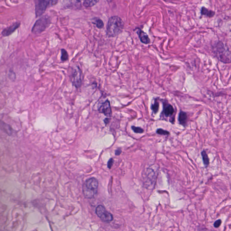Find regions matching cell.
<instances>
[{
  "label": "cell",
  "mask_w": 231,
  "mask_h": 231,
  "mask_svg": "<svg viewBox=\"0 0 231 231\" xmlns=\"http://www.w3.org/2000/svg\"><path fill=\"white\" fill-rule=\"evenodd\" d=\"M124 23L120 17L113 16L109 18L107 27V35L108 37H115L122 32Z\"/></svg>",
  "instance_id": "obj_1"
},
{
  "label": "cell",
  "mask_w": 231,
  "mask_h": 231,
  "mask_svg": "<svg viewBox=\"0 0 231 231\" xmlns=\"http://www.w3.org/2000/svg\"><path fill=\"white\" fill-rule=\"evenodd\" d=\"M99 181L96 178L87 179L83 185V193L86 199L94 198L98 192Z\"/></svg>",
  "instance_id": "obj_2"
},
{
  "label": "cell",
  "mask_w": 231,
  "mask_h": 231,
  "mask_svg": "<svg viewBox=\"0 0 231 231\" xmlns=\"http://www.w3.org/2000/svg\"><path fill=\"white\" fill-rule=\"evenodd\" d=\"M214 53L221 62L224 63L231 62L230 52L225 48L224 44L222 42H219L214 47Z\"/></svg>",
  "instance_id": "obj_3"
},
{
  "label": "cell",
  "mask_w": 231,
  "mask_h": 231,
  "mask_svg": "<svg viewBox=\"0 0 231 231\" xmlns=\"http://www.w3.org/2000/svg\"><path fill=\"white\" fill-rule=\"evenodd\" d=\"M59 0H34L35 12L36 17L43 14L49 6L55 5Z\"/></svg>",
  "instance_id": "obj_4"
},
{
  "label": "cell",
  "mask_w": 231,
  "mask_h": 231,
  "mask_svg": "<svg viewBox=\"0 0 231 231\" xmlns=\"http://www.w3.org/2000/svg\"><path fill=\"white\" fill-rule=\"evenodd\" d=\"M51 23L50 18L48 15H44L35 23L32 29V33L35 34H41L49 26Z\"/></svg>",
  "instance_id": "obj_5"
},
{
  "label": "cell",
  "mask_w": 231,
  "mask_h": 231,
  "mask_svg": "<svg viewBox=\"0 0 231 231\" xmlns=\"http://www.w3.org/2000/svg\"><path fill=\"white\" fill-rule=\"evenodd\" d=\"M96 214L101 219V220L105 223H110L113 219L112 215L106 210L103 206L99 205L96 209Z\"/></svg>",
  "instance_id": "obj_6"
},
{
  "label": "cell",
  "mask_w": 231,
  "mask_h": 231,
  "mask_svg": "<svg viewBox=\"0 0 231 231\" xmlns=\"http://www.w3.org/2000/svg\"><path fill=\"white\" fill-rule=\"evenodd\" d=\"M82 72L78 66L74 68L73 70L71 81L73 85L77 88L81 87L82 85Z\"/></svg>",
  "instance_id": "obj_7"
},
{
  "label": "cell",
  "mask_w": 231,
  "mask_h": 231,
  "mask_svg": "<svg viewBox=\"0 0 231 231\" xmlns=\"http://www.w3.org/2000/svg\"><path fill=\"white\" fill-rule=\"evenodd\" d=\"M98 111L99 113H103L107 117H111L112 115V111L109 100H106L104 103H103V104L99 108Z\"/></svg>",
  "instance_id": "obj_8"
},
{
  "label": "cell",
  "mask_w": 231,
  "mask_h": 231,
  "mask_svg": "<svg viewBox=\"0 0 231 231\" xmlns=\"http://www.w3.org/2000/svg\"><path fill=\"white\" fill-rule=\"evenodd\" d=\"M0 130L9 136H12L17 132L10 125L0 119Z\"/></svg>",
  "instance_id": "obj_9"
},
{
  "label": "cell",
  "mask_w": 231,
  "mask_h": 231,
  "mask_svg": "<svg viewBox=\"0 0 231 231\" xmlns=\"http://www.w3.org/2000/svg\"><path fill=\"white\" fill-rule=\"evenodd\" d=\"M21 26V23L17 22L14 23L10 26L7 27L4 30H3L1 32V34L3 37H7L12 34L17 29Z\"/></svg>",
  "instance_id": "obj_10"
},
{
  "label": "cell",
  "mask_w": 231,
  "mask_h": 231,
  "mask_svg": "<svg viewBox=\"0 0 231 231\" xmlns=\"http://www.w3.org/2000/svg\"><path fill=\"white\" fill-rule=\"evenodd\" d=\"M163 111L161 114L165 117H168L172 116L174 112V109L172 105L166 103V102L163 103Z\"/></svg>",
  "instance_id": "obj_11"
},
{
  "label": "cell",
  "mask_w": 231,
  "mask_h": 231,
  "mask_svg": "<svg viewBox=\"0 0 231 231\" xmlns=\"http://www.w3.org/2000/svg\"><path fill=\"white\" fill-rule=\"evenodd\" d=\"M137 34L138 35L141 42L145 44H148L150 42L149 36L145 32L142 30L141 29H138L137 31Z\"/></svg>",
  "instance_id": "obj_12"
},
{
  "label": "cell",
  "mask_w": 231,
  "mask_h": 231,
  "mask_svg": "<svg viewBox=\"0 0 231 231\" xmlns=\"http://www.w3.org/2000/svg\"><path fill=\"white\" fill-rule=\"evenodd\" d=\"M178 121L180 124L185 127L188 122V115L186 112L181 111L178 117Z\"/></svg>",
  "instance_id": "obj_13"
},
{
  "label": "cell",
  "mask_w": 231,
  "mask_h": 231,
  "mask_svg": "<svg viewBox=\"0 0 231 231\" xmlns=\"http://www.w3.org/2000/svg\"><path fill=\"white\" fill-rule=\"evenodd\" d=\"M65 1L66 6L68 8H73V7L77 8L81 5L80 1L78 0H65Z\"/></svg>",
  "instance_id": "obj_14"
},
{
  "label": "cell",
  "mask_w": 231,
  "mask_h": 231,
  "mask_svg": "<svg viewBox=\"0 0 231 231\" xmlns=\"http://www.w3.org/2000/svg\"><path fill=\"white\" fill-rule=\"evenodd\" d=\"M201 14L208 17L212 18L215 15V12L213 10H209L205 7H202L201 10Z\"/></svg>",
  "instance_id": "obj_15"
},
{
  "label": "cell",
  "mask_w": 231,
  "mask_h": 231,
  "mask_svg": "<svg viewBox=\"0 0 231 231\" xmlns=\"http://www.w3.org/2000/svg\"><path fill=\"white\" fill-rule=\"evenodd\" d=\"M100 0H85L83 1V6L86 7H91L94 6Z\"/></svg>",
  "instance_id": "obj_16"
},
{
  "label": "cell",
  "mask_w": 231,
  "mask_h": 231,
  "mask_svg": "<svg viewBox=\"0 0 231 231\" xmlns=\"http://www.w3.org/2000/svg\"><path fill=\"white\" fill-rule=\"evenodd\" d=\"M201 154L204 165L205 166V167H208V165L210 164V159H209L208 155L205 150H203L201 153Z\"/></svg>",
  "instance_id": "obj_17"
},
{
  "label": "cell",
  "mask_w": 231,
  "mask_h": 231,
  "mask_svg": "<svg viewBox=\"0 0 231 231\" xmlns=\"http://www.w3.org/2000/svg\"><path fill=\"white\" fill-rule=\"evenodd\" d=\"M92 23L96 25V27L98 28V29H102L104 26L103 22L102 21V19H100V18H95L93 19Z\"/></svg>",
  "instance_id": "obj_18"
},
{
  "label": "cell",
  "mask_w": 231,
  "mask_h": 231,
  "mask_svg": "<svg viewBox=\"0 0 231 231\" xmlns=\"http://www.w3.org/2000/svg\"><path fill=\"white\" fill-rule=\"evenodd\" d=\"M159 103L157 99H155L154 104H151V108L152 109L153 112L156 114L159 112Z\"/></svg>",
  "instance_id": "obj_19"
},
{
  "label": "cell",
  "mask_w": 231,
  "mask_h": 231,
  "mask_svg": "<svg viewBox=\"0 0 231 231\" xmlns=\"http://www.w3.org/2000/svg\"><path fill=\"white\" fill-rule=\"evenodd\" d=\"M8 77L11 81H15L16 79H17V75L13 69L10 68L9 70Z\"/></svg>",
  "instance_id": "obj_20"
},
{
  "label": "cell",
  "mask_w": 231,
  "mask_h": 231,
  "mask_svg": "<svg viewBox=\"0 0 231 231\" xmlns=\"http://www.w3.org/2000/svg\"><path fill=\"white\" fill-rule=\"evenodd\" d=\"M69 55L67 51L65 49H61V61L64 62L68 60Z\"/></svg>",
  "instance_id": "obj_21"
},
{
  "label": "cell",
  "mask_w": 231,
  "mask_h": 231,
  "mask_svg": "<svg viewBox=\"0 0 231 231\" xmlns=\"http://www.w3.org/2000/svg\"><path fill=\"white\" fill-rule=\"evenodd\" d=\"M131 129L135 133L141 134L143 133L144 132V130L141 127H136L134 125H132V126H131Z\"/></svg>",
  "instance_id": "obj_22"
},
{
  "label": "cell",
  "mask_w": 231,
  "mask_h": 231,
  "mask_svg": "<svg viewBox=\"0 0 231 231\" xmlns=\"http://www.w3.org/2000/svg\"><path fill=\"white\" fill-rule=\"evenodd\" d=\"M156 133H157L158 134H160V135H169V134H170V133H169V131L164 130L161 128L157 129V130H156Z\"/></svg>",
  "instance_id": "obj_23"
},
{
  "label": "cell",
  "mask_w": 231,
  "mask_h": 231,
  "mask_svg": "<svg viewBox=\"0 0 231 231\" xmlns=\"http://www.w3.org/2000/svg\"><path fill=\"white\" fill-rule=\"evenodd\" d=\"M221 223H222V220L221 219H218L214 223V227L215 228H218L221 225Z\"/></svg>",
  "instance_id": "obj_24"
},
{
  "label": "cell",
  "mask_w": 231,
  "mask_h": 231,
  "mask_svg": "<svg viewBox=\"0 0 231 231\" xmlns=\"http://www.w3.org/2000/svg\"><path fill=\"white\" fill-rule=\"evenodd\" d=\"M113 163H114V160L112 158H111L109 159V161H108V168L111 169V168L113 165Z\"/></svg>",
  "instance_id": "obj_25"
},
{
  "label": "cell",
  "mask_w": 231,
  "mask_h": 231,
  "mask_svg": "<svg viewBox=\"0 0 231 231\" xmlns=\"http://www.w3.org/2000/svg\"><path fill=\"white\" fill-rule=\"evenodd\" d=\"M121 153V149H118L115 151V154L116 155H119Z\"/></svg>",
  "instance_id": "obj_26"
},
{
  "label": "cell",
  "mask_w": 231,
  "mask_h": 231,
  "mask_svg": "<svg viewBox=\"0 0 231 231\" xmlns=\"http://www.w3.org/2000/svg\"><path fill=\"white\" fill-rule=\"evenodd\" d=\"M109 121H110V119L109 118H106L104 120V122L105 123V124L107 125L108 124V123L109 122Z\"/></svg>",
  "instance_id": "obj_27"
}]
</instances>
